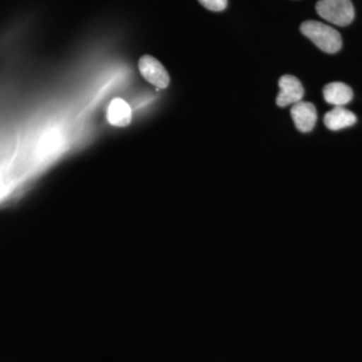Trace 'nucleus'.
<instances>
[{
	"mask_svg": "<svg viewBox=\"0 0 362 362\" xmlns=\"http://www.w3.org/2000/svg\"><path fill=\"white\" fill-rule=\"evenodd\" d=\"M300 30L305 37L326 54H337L341 49V35L330 25L320 21H307L302 23Z\"/></svg>",
	"mask_w": 362,
	"mask_h": 362,
	"instance_id": "f257e3e1",
	"label": "nucleus"
},
{
	"mask_svg": "<svg viewBox=\"0 0 362 362\" xmlns=\"http://www.w3.org/2000/svg\"><path fill=\"white\" fill-rule=\"evenodd\" d=\"M316 11L323 20L333 25L346 26L354 20V7L351 0H319Z\"/></svg>",
	"mask_w": 362,
	"mask_h": 362,
	"instance_id": "f03ea898",
	"label": "nucleus"
},
{
	"mask_svg": "<svg viewBox=\"0 0 362 362\" xmlns=\"http://www.w3.org/2000/svg\"><path fill=\"white\" fill-rule=\"evenodd\" d=\"M138 68L142 77L160 89H165L170 84V77L163 65L152 56L145 54L138 62Z\"/></svg>",
	"mask_w": 362,
	"mask_h": 362,
	"instance_id": "7ed1b4c3",
	"label": "nucleus"
},
{
	"mask_svg": "<svg viewBox=\"0 0 362 362\" xmlns=\"http://www.w3.org/2000/svg\"><path fill=\"white\" fill-rule=\"evenodd\" d=\"M279 93L277 105L279 107H287L301 102L304 97V88L299 80L294 76L285 75L279 80Z\"/></svg>",
	"mask_w": 362,
	"mask_h": 362,
	"instance_id": "20e7f679",
	"label": "nucleus"
},
{
	"mask_svg": "<svg viewBox=\"0 0 362 362\" xmlns=\"http://www.w3.org/2000/svg\"><path fill=\"white\" fill-rule=\"evenodd\" d=\"M291 116L300 132L307 133L313 130L317 121V112L315 106L310 102L301 101L293 105Z\"/></svg>",
	"mask_w": 362,
	"mask_h": 362,
	"instance_id": "39448f33",
	"label": "nucleus"
},
{
	"mask_svg": "<svg viewBox=\"0 0 362 362\" xmlns=\"http://www.w3.org/2000/svg\"><path fill=\"white\" fill-rule=\"evenodd\" d=\"M323 96L328 104L335 107H343L351 101L354 92L351 88L344 83L334 82L324 87Z\"/></svg>",
	"mask_w": 362,
	"mask_h": 362,
	"instance_id": "423d86ee",
	"label": "nucleus"
},
{
	"mask_svg": "<svg viewBox=\"0 0 362 362\" xmlns=\"http://www.w3.org/2000/svg\"><path fill=\"white\" fill-rule=\"evenodd\" d=\"M356 114L344 107H335L324 116V124L329 130L338 131L349 128L356 123Z\"/></svg>",
	"mask_w": 362,
	"mask_h": 362,
	"instance_id": "0eeeda50",
	"label": "nucleus"
},
{
	"mask_svg": "<svg viewBox=\"0 0 362 362\" xmlns=\"http://www.w3.org/2000/svg\"><path fill=\"white\" fill-rule=\"evenodd\" d=\"M107 119L111 125L126 127L132 121V110L127 102L121 98H115L107 111Z\"/></svg>",
	"mask_w": 362,
	"mask_h": 362,
	"instance_id": "6e6552de",
	"label": "nucleus"
},
{
	"mask_svg": "<svg viewBox=\"0 0 362 362\" xmlns=\"http://www.w3.org/2000/svg\"><path fill=\"white\" fill-rule=\"evenodd\" d=\"M202 6L211 11H223L228 6V0H199Z\"/></svg>",
	"mask_w": 362,
	"mask_h": 362,
	"instance_id": "1a4fd4ad",
	"label": "nucleus"
}]
</instances>
